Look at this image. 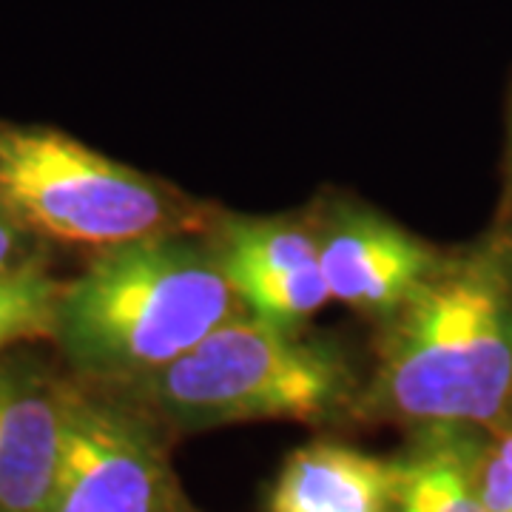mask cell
I'll return each instance as SVG.
<instances>
[{"label": "cell", "mask_w": 512, "mask_h": 512, "mask_svg": "<svg viewBox=\"0 0 512 512\" xmlns=\"http://www.w3.org/2000/svg\"><path fill=\"white\" fill-rule=\"evenodd\" d=\"M512 237L441 256L436 271L387 316L379 365L359 413L464 433L510 419Z\"/></svg>", "instance_id": "1"}, {"label": "cell", "mask_w": 512, "mask_h": 512, "mask_svg": "<svg viewBox=\"0 0 512 512\" xmlns=\"http://www.w3.org/2000/svg\"><path fill=\"white\" fill-rule=\"evenodd\" d=\"M237 305L220 254L183 231L157 234L103 248L60 291L57 333L83 367L143 379L177 362Z\"/></svg>", "instance_id": "2"}, {"label": "cell", "mask_w": 512, "mask_h": 512, "mask_svg": "<svg viewBox=\"0 0 512 512\" xmlns=\"http://www.w3.org/2000/svg\"><path fill=\"white\" fill-rule=\"evenodd\" d=\"M148 402L180 427L322 421L350 399L353 376L330 345L259 316H231L177 362L140 379Z\"/></svg>", "instance_id": "3"}, {"label": "cell", "mask_w": 512, "mask_h": 512, "mask_svg": "<svg viewBox=\"0 0 512 512\" xmlns=\"http://www.w3.org/2000/svg\"><path fill=\"white\" fill-rule=\"evenodd\" d=\"M0 202L29 231L97 248L177 234L188 222L157 180L52 128L0 123Z\"/></svg>", "instance_id": "4"}, {"label": "cell", "mask_w": 512, "mask_h": 512, "mask_svg": "<svg viewBox=\"0 0 512 512\" xmlns=\"http://www.w3.org/2000/svg\"><path fill=\"white\" fill-rule=\"evenodd\" d=\"M60 410L63 436L49 512H165L168 464L143 424L66 390Z\"/></svg>", "instance_id": "5"}, {"label": "cell", "mask_w": 512, "mask_h": 512, "mask_svg": "<svg viewBox=\"0 0 512 512\" xmlns=\"http://www.w3.org/2000/svg\"><path fill=\"white\" fill-rule=\"evenodd\" d=\"M439 262L436 248L365 211L336 214L319 231V268L330 296L384 319L407 302Z\"/></svg>", "instance_id": "6"}, {"label": "cell", "mask_w": 512, "mask_h": 512, "mask_svg": "<svg viewBox=\"0 0 512 512\" xmlns=\"http://www.w3.org/2000/svg\"><path fill=\"white\" fill-rule=\"evenodd\" d=\"M60 436V393L0 370V512H49Z\"/></svg>", "instance_id": "7"}, {"label": "cell", "mask_w": 512, "mask_h": 512, "mask_svg": "<svg viewBox=\"0 0 512 512\" xmlns=\"http://www.w3.org/2000/svg\"><path fill=\"white\" fill-rule=\"evenodd\" d=\"M402 461L316 441L288 456L271 493V512H393Z\"/></svg>", "instance_id": "8"}, {"label": "cell", "mask_w": 512, "mask_h": 512, "mask_svg": "<svg viewBox=\"0 0 512 512\" xmlns=\"http://www.w3.org/2000/svg\"><path fill=\"white\" fill-rule=\"evenodd\" d=\"M217 254L228 279L242 274L293 271L319 262V231L288 220L234 222L225 231Z\"/></svg>", "instance_id": "9"}, {"label": "cell", "mask_w": 512, "mask_h": 512, "mask_svg": "<svg viewBox=\"0 0 512 512\" xmlns=\"http://www.w3.org/2000/svg\"><path fill=\"white\" fill-rule=\"evenodd\" d=\"M427 447L404 461L427 512H487L478 495L476 444L464 433H430Z\"/></svg>", "instance_id": "10"}, {"label": "cell", "mask_w": 512, "mask_h": 512, "mask_svg": "<svg viewBox=\"0 0 512 512\" xmlns=\"http://www.w3.org/2000/svg\"><path fill=\"white\" fill-rule=\"evenodd\" d=\"M231 285L237 291L239 302L248 305V311L254 316L291 330L316 311H322L333 299L319 262L293 268V271L231 276Z\"/></svg>", "instance_id": "11"}, {"label": "cell", "mask_w": 512, "mask_h": 512, "mask_svg": "<svg viewBox=\"0 0 512 512\" xmlns=\"http://www.w3.org/2000/svg\"><path fill=\"white\" fill-rule=\"evenodd\" d=\"M57 305V285L35 265L0 274V350L55 333Z\"/></svg>", "instance_id": "12"}, {"label": "cell", "mask_w": 512, "mask_h": 512, "mask_svg": "<svg viewBox=\"0 0 512 512\" xmlns=\"http://www.w3.org/2000/svg\"><path fill=\"white\" fill-rule=\"evenodd\" d=\"M473 476L487 512H512V430L498 433L484 450H476Z\"/></svg>", "instance_id": "13"}, {"label": "cell", "mask_w": 512, "mask_h": 512, "mask_svg": "<svg viewBox=\"0 0 512 512\" xmlns=\"http://www.w3.org/2000/svg\"><path fill=\"white\" fill-rule=\"evenodd\" d=\"M26 248H29V228L12 217V211L0 202V274L26 268Z\"/></svg>", "instance_id": "14"}, {"label": "cell", "mask_w": 512, "mask_h": 512, "mask_svg": "<svg viewBox=\"0 0 512 512\" xmlns=\"http://www.w3.org/2000/svg\"><path fill=\"white\" fill-rule=\"evenodd\" d=\"M393 512H427L424 501H421L416 484L407 476V467L402 461V484H399V495H396V504H393Z\"/></svg>", "instance_id": "15"}, {"label": "cell", "mask_w": 512, "mask_h": 512, "mask_svg": "<svg viewBox=\"0 0 512 512\" xmlns=\"http://www.w3.org/2000/svg\"><path fill=\"white\" fill-rule=\"evenodd\" d=\"M507 183H510V194H512V97H510V117H507Z\"/></svg>", "instance_id": "16"}, {"label": "cell", "mask_w": 512, "mask_h": 512, "mask_svg": "<svg viewBox=\"0 0 512 512\" xmlns=\"http://www.w3.org/2000/svg\"><path fill=\"white\" fill-rule=\"evenodd\" d=\"M510 419H512V410H510Z\"/></svg>", "instance_id": "17"}]
</instances>
